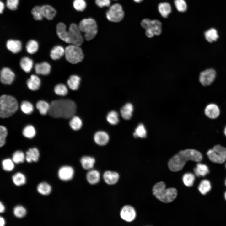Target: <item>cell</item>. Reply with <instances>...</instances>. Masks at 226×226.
I'll list each match as a JSON object with an SVG mask.
<instances>
[{
	"label": "cell",
	"instance_id": "cell-23",
	"mask_svg": "<svg viewBox=\"0 0 226 226\" xmlns=\"http://www.w3.org/2000/svg\"><path fill=\"white\" fill-rule=\"evenodd\" d=\"M198 162L194 169L195 174L198 177H204L209 174V170L206 164Z\"/></svg>",
	"mask_w": 226,
	"mask_h": 226
},
{
	"label": "cell",
	"instance_id": "cell-32",
	"mask_svg": "<svg viewBox=\"0 0 226 226\" xmlns=\"http://www.w3.org/2000/svg\"><path fill=\"white\" fill-rule=\"evenodd\" d=\"M211 189V185L210 182L207 180H202L199 184L198 189L201 194L206 195L208 192Z\"/></svg>",
	"mask_w": 226,
	"mask_h": 226
},
{
	"label": "cell",
	"instance_id": "cell-50",
	"mask_svg": "<svg viewBox=\"0 0 226 226\" xmlns=\"http://www.w3.org/2000/svg\"><path fill=\"white\" fill-rule=\"evenodd\" d=\"M73 5L76 10L82 11L85 9L86 4L84 0H74L73 3Z\"/></svg>",
	"mask_w": 226,
	"mask_h": 226
},
{
	"label": "cell",
	"instance_id": "cell-57",
	"mask_svg": "<svg viewBox=\"0 0 226 226\" xmlns=\"http://www.w3.org/2000/svg\"><path fill=\"white\" fill-rule=\"evenodd\" d=\"M0 226H3L5 224V222L3 218L1 217L0 218Z\"/></svg>",
	"mask_w": 226,
	"mask_h": 226
},
{
	"label": "cell",
	"instance_id": "cell-46",
	"mask_svg": "<svg viewBox=\"0 0 226 226\" xmlns=\"http://www.w3.org/2000/svg\"><path fill=\"white\" fill-rule=\"evenodd\" d=\"M174 5L177 10L180 12H185L187 8V6L184 0H174Z\"/></svg>",
	"mask_w": 226,
	"mask_h": 226
},
{
	"label": "cell",
	"instance_id": "cell-24",
	"mask_svg": "<svg viewBox=\"0 0 226 226\" xmlns=\"http://www.w3.org/2000/svg\"><path fill=\"white\" fill-rule=\"evenodd\" d=\"M133 110L132 105L130 103H127L121 107L120 112L122 118L125 120H128L131 118Z\"/></svg>",
	"mask_w": 226,
	"mask_h": 226
},
{
	"label": "cell",
	"instance_id": "cell-25",
	"mask_svg": "<svg viewBox=\"0 0 226 226\" xmlns=\"http://www.w3.org/2000/svg\"><path fill=\"white\" fill-rule=\"evenodd\" d=\"M65 49L59 45L54 46L51 50L50 56L53 60H57L61 58L65 55Z\"/></svg>",
	"mask_w": 226,
	"mask_h": 226
},
{
	"label": "cell",
	"instance_id": "cell-12",
	"mask_svg": "<svg viewBox=\"0 0 226 226\" xmlns=\"http://www.w3.org/2000/svg\"><path fill=\"white\" fill-rule=\"evenodd\" d=\"M56 34L58 37L64 42L71 44V40L68 30H67L65 24L62 22H59L56 26Z\"/></svg>",
	"mask_w": 226,
	"mask_h": 226
},
{
	"label": "cell",
	"instance_id": "cell-29",
	"mask_svg": "<svg viewBox=\"0 0 226 226\" xmlns=\"http://www.w3.org/2000/svg\"><path fill=\"white\" fill-rule=\"evenodd\" d=\"M33 64L32 60L27 57H22L20 62V65L21 68L27 73H28L30 71L32 68Z\"/></svg>",
	"mask_w": 226,
	"mask_h": 226
},
{
	"label": "cell",
	"instance_id": "cell-33",
	"mask_svg": "<svg viewBox=\"0 0 226 226\" xmlns=\"http://www.w3.org/2000/svg\"><path fill=\"white\" fill-rule=\"evenodd\" d=\"M206 40L210 43L216 41L218 38L217 31L214 28H211L204 33Z\"/></svg>",
	"mask_w": 226,
	"mask_h": 226
},
{
	"label": "cell",
	"instance_id": "cell-41",
	"mask_svg": "<svg viewBox=\"0 0 226 226\" xmlns=\"http://www.w3.org/2000/svg\"><path fill=\"white\" fill-rule=\"evenodd\" d=\"M108 122L112 125L117 124L119 121V115L118 113L115 111H111L108 113L106 116Z\"/></svg>",
	"mask_w": 226,
	"mask_h": 226
},
{
	"label": "cell",
	"instance_id": "cell-20",
	"mask_svg": "<svg viewBox=\"0 0 226 226\" xmlns=\"http://www.w3.org/2000/svg\"><path fill=\"white\" fill-rule=\"evenodd\" d=\"M158 8L161 15L165 18H167L172 11L171 5L167 2L160 3L158 5Z\"/></svg>",
	"mask_w": 226,
	"mask_h": 226
},
{
	"label": "cell",
	"instance_id": "cell-8",
	"mask_svg": "<svg viewBox=\"0 0 226 226\" xmlns=\"http://www.w3.org/2000/svg\"><path fill=\"white\" fill-rule=\"evenodd\" d=\"M124 13L121 6L119 3L115 4L110 6L106 13V16L110 21L119 22L123 18Z\"/></svg>",
	"mask_w": 226,
	"mask_h": 226
},
{
	"label": "cell",
	"instance_id": "cell-6",
	"mask_svg": "<svg viewBox=\"0 0 226 226\" xmlns=\"http://www.w3.org/2000/svg\"><path fill=\"white\" fill-rule=\"evenodd\" d=\"M206 154L211 162L223 164L226 161V147L220 144H216L208 150Z\"/></svg>",
	"mask_w": 226,
	"mask_h": 226
},
{
	"label": "cell",
	"instance_id": "cell-35",
	"mask_svg": "<svg viewBox=\"0 0 226 226\" xmlns=\"http://www.w3.org/2000/svg\"><path fill=\"white\" fill-rule=\"evenodd\" d=\"M37 190L40 194L43 195H47L51 193V187L47 183L42 182L38 185Z\"/></svg>",
	"mask_w": 226,
	"mask_h": 226
},
{
	"label": "cell",
	"instance_id": "cell-28",
	"mask_svg": "<svg viewBox=\"0 0 226 226\" xmlns=\"http://www.w3.org/2000/svg\"><path fill=\"white\" fill-rule=\"evenodd\" d=\"M148 28L151 29L153 30L155 35H159L161 34L162 31V23L158 20L151 19L148 27L147 29Z\"/></svg>",
	"mask_w": 226,
	"mask_h": 226
},
{
	"label": "cell",
	"instance_id": "cell-7",
	"mask_svg": "<svg viewBox=\"0 0 226 226\" xmlns=\"http://www.w3.org/2000/svg\"><path fill=\"white\" fill-rule=\"evenodd\" d=\"M65 55L66 60L75 64L81 62L83 58L82 50L79 46L71 44L65 49Z\"/></svg>",
	"mask_w": 226,
	"mask_h": 226
},
{
	"label": "cell",
	"instance_id": "cell-1",
	"mask_svg": "<svg viewBox=\"0 0 226 226\" xmlns=\"http://www.w3.org/2000/svg\"><path fill=\"white\" fill-rule=\"evenodd\" d=\"M202 158L201 153L198 150L193 148H188L180 151L169 160L168 166L169 169L173 172H177L182 170L186 162L191 161L198 162Z\"/></svg>",
	"mask_w": 226,
	"mask_h": 226
},
{
	"label": "cell",
	"instance_id": "cell-59",
	"mask_svg": "<svg viewBox=\"0 0 226 226\" xmlns=\"http://www.w3.org/2000/svg\"><path fill=\"white\" fill-rule=\"evenodd\" d=\"M143 0H133V1L136 3H139L142 1H143Z\"/></svg>",
	"mask_w": 226,
	"mask_h": 226
},
{
	"label": "cell",
	"instance_id": "cell-53",
	"mask_svg": "<svg viewBox=\"0 0 226 226\" xmlns=\"http://www.w3.org/2000/svg\"><path fill=\"white\" fill-rule=\"evenodd\" d=\"M96 5L100 8L109 6L110 3V0H95Z\"/></svg>",
	"mask_w": 226,
	"mask_h": 226
},
{
	"label": "cell",
	"instance_id": "cell-39",
	"mask_svg": "<svg viewBox=\"0 0 226 226\" xmlns=\"http://www.w3.org/2000/svg\"><path fill=\"white\" fill-rule=\"evenodd\" d=\"M195 175L191 173H186L182 177L184 184L186 186L190 187L193 186L195 180Z\"/></svg>",
	"mask_w": 226,
	"mask_h": 226
},
{
	"label": "cell",
	"instance_id": "cell-18",
	"mask_svg": "<svg viewBox=\"0 0 226 226\" xmlns=\"http://www.w3.org/2000/svg\"><path fill=\"white\" fill-rule=\"evenodd\" d=\"M7 48L13 53L16 54L19 52L22 49V44L18 40L10 39L6 43Z\"/></svg>",
	"mask_w": 226,
	"mask_h": 226
},
{
	"label": "cell",
	"instance_id": "cell-54",
	"mask_svg": "<svg viewBox=\"0 0 226 226\" xmlns=\"http://www.w3.org/2000/svg\"><path fill=\"white\" fill-rule=\"evenodd\" d=\"M145 33L146 35L148 38H152L155 35L153 31L150 28L145 30Z\"/></svg>",
	"mask_w": 226,
	"mask_h": 226
},
{
	"label": "cell",
	"instance_id": "cell-49",
	"mask_svg": "<svg viewBox=\"0 0 226 226\" xmlns=\"http://www.w3.org/2000/svg\"><path fill=\"white\" fill-rule=\"evenodd\" d=\"M14 163L13 160L10 159H5L2 162L3 168L4 170L11 171L14 168Z\"/></svg>",
	"mask_w": 226,
	"mask_h": 226
},
{
	"label": "cell",
	"instance_id": "cell-56",
	"mask_svg": "<svg viewBox=\"0 0 226 226\" xmlns=\"http://www.w3.org/2000/svg\"><path fill=\"white\" fill-rule=\"evenodd\" d=\"M5 207L2 203L1 202L0 203V212L3 213L5 211Z\"/></svg>",
	"mask_w": 226,
	"mask_h": 226
},
{
	"label": "cell",
	"instance_id": "cell-36",
	"mask_svg": "<svg viewBox=\"0 0 226 226\" xmlns=\"http://www.w3.org/2000/svg\"><path fill=\"white\" fill-rule=\"evenodd\" d=\"M38 44L37 41L34 40H31L28 41L26 45V50L30 54L35 53L38 50Z\"/></svg>",
	"mask_w": 226,
	"mask_h": 226
},
{
	"label": "cell",
	"instance_id": "cell-62",
	"mask_svg": "<svg viewBox=\"0 0 226 226\" xmlns=\"http://www.w3.org/2000/svg\"><path fill=\"white\" fill-rule=\"evenodd\" d=\"M225 168H226V163L225 164Z\"/></svg>",
	"mask_w": 226,
	"mask_h": 226
},
{
	"label": "cell",
	"instance_id": "cell-13",
	"mask_svg": "<svg viewBox=\"0 0 226 226\" xmlns=\"http://www.w3.org/2000/svg\"><path fill=\"white\" fill-rule=\"evenodd\" d=\"M15 78L14 73L9 68H3L0 72V81L4 84H11Z\"/></svg>",
	"mask_w": 226,
	"mask_h": 226
},
{
	"label": "cell",
	"instance_id": "cell-48",
	"mask_svg": "<svg viewBox=\"0 0 226 226\" xmlns=\"http://www.w3.org/2000/svg\"><path fill=\"white\" fill-rule=\"evenodd\" d=\"M13 213L14 216L16 217L21 218L25 216L26 211L23 206L19 205L14 207L13 210Z\"/></svg>",
	"mask_w": 226,
	"mask_h": 226
},
{
	"label": "cell",
	"instance_id": "cell-30",
	"mask_svg": "<svg viewBox=\"0 0 226 226\" xmlns=\"http://www.w3.org/2000/svg\"><path fill=\"white\" fill-rule=\"evenodd\" d=\"M86 177L87 180L89 183L94 184L99 181L100 174L98 171L92 170L88 172Z\"/></svg>",
	"mask_w": 226,
	"mask_h": 226
},
{
	"label": "cell",
	"instance_id": "cell-44",
	"mask_svg": "<svg viewBox=\"0 0 226 226\" xmlns=\"http://www.w3.org/2000/svg\"><path fill=\"white\" fill-rule=\"evenodd\" d=\"M54 91L57 95L62 96L66 95L68 92L67 87L62 83L58 84L55 86Z\"/></svg>",
	"mask_w": 226,
	"mask_h": 226
},
{
	"label": "cell",
	"instance_id": "cell-31",
	"mask_svg": "<svg viewBox=\"0 0 226 226\" xmlns=\"http://www.w3.org/2000/svg\"><path fill=\"white\" fill-rule=\"evenodd\" d=\"M80 162L83 167L88 170L93 167L95 162V160L93 157L84 156L81 158Z\"/></svg>",
	"mask_w": 226,
	"mask_h": 226
},
{
	"label": "cell",
	"instance_id": "cell-22",
	"mask_svg": "<svg viewBox=\"0 0 226 226\" xmlns=\"http://www.w3.org/2000/svg\"><path fill=\"white\" fill-rule=\"evenodd\" d=\"M103 178L106 183L112 185L117 182L119 178V175L116 172L107 171L104 173Z\"/></svg>",
	"mask_w": 226,
	"mask_h": 226
},
{
	"label": "cell",
	"instance_id": "cell-15",
	"mask_svg": "<svg viewBox=\"0 0 226 226\" xmlns=\"http://www.w3.org/2000/svg\"><path fill=\"white\" fill-rule=\"evenodd\" d=\"M74 171L72 167L70 166H65L61 167L58 172L59 179L64 181L71 180L74 175Z\"/></svg>",
	"mask_w": 226,
	"mask_h": 226
},
{
	"label": "cell",
	"instance_id": "cell-19",
	"mask_svg": "<svg viewBox=\"0 0 226 226\" xmlns=\"http://www.w3.org/2000/svg\"><path fill=\"white\" fill-rule=\"evenodd\" d=\"M35 69L37 74L47 75L50 73L51 66L49 63L44 62L36 64L35 66Z\"/></svg>",
	"mask_w": 226,
	"mask_h": 226
},
{
	"label": "cell",
	"instance_id": "cell-5",
	"mask_svg": "<svg viewBox=\"0 0 226 226\" xmlns=\"http://www.w3.org/2000/svg\"><path fill=\"white\" fill-rule=\"evenodd\" d=\"M78 26L81 32L84 33V37L87 40H91L97 34V24L96 21L92 18L82 19L79 23Z\"/></svg>",
	"mask_w": 226,
	"mask_h": 226
},
{
	"label": "cell",
	"instance_id": "cell-10",
	"mask_svg": "<svg viewBox=\"0 0 226 226\" xmlns=\"http://www.w3.org/2000/svg\"><path fill=\"white\" fill-rule=\"evenodd\" d=\"M216 76L215 71L213 69H208L202 72L199 80L201 84L204 86L210 85L214 81Z\"/></svg>",
	"mask_w": 226,
	"mask_h": 226
},
{
	"label": "cell",
	"instance_id": "cell-51",
	"mask_svg": "<svg viewBox=\"0 0 226 226\" xmlns=\"http://www.w3.org/2000/svg\"><path fill=\"white\" fill-rule=\"evenodd\" d=\"M8 131L6 127L3 126H0V147L3 146L5 143Z\"/></svg>",
	"mask_w": 226,
	"mask_h": 226
},
{
	"label": "cell",
	"instance_id": "cell-58",
	"mask_svg": "<svg viewBox=\"0 0 226 226\" xmlns=\"http://www.w3.org/2000/svg\"><path fill=\"white\" fill-rule=\"evenodd\" d=\"M223 132L224 135H225V137H226V125H225V127L224 128Z\"/></svg>",
	"mask_w": 226,
	"mask_h": 226
},
{
	"label": "cell",
	"instance_id": "cell-34",
	"mask_svg": "<svg viewBox=\"0 0 226 226\" xmlns=\"http://www.w3.org/2000/svg\"><path fill=\"white\" fill-rule=\"evenodd\" d=\"M36 107L39 110L40 113L41 115H44L48 113L50 105L44 100H40L37 103Z\"/></svg>",
	"mask_w": 226,
	"mask_h": 226
},
{
	"label": "cell",
	"instance_id": "cell-47",
	"mask_svg": "<svg viewBox=\"0 0 226 226\" xmlns=\"http://www.w3.org/2000/svg\"><path fill=\"white\" fill-rule=\"evenodd\" d=\"M25 156L21 151H17L15 152L13 155L12 160L15 164H18L24 162Z\"/></svg>",
	"mask_w": 226,
	"mask_h": 226
},
{
	"label": "cell",
	"instance_id": "cell-61",
	"mask_svg": "<svg viewBox=\"0 0 226 226\" xmlns=\"http://www.w3.org/2000/svg\"><path fill=\"white\" fill-rule=\"evenodd\" d=\"M225 186H226V178L225 181Z\"/></svg>",
	"mask_w": 226,
	"mask_h": 226
},
{
	"label": "cell",
	"instance_id": "cell-45",
	"mask_svg": "<svg viewBox=\"0 0 226 226\" xmlns=\"http://www.w3.org/2000/svg\"><path fill=\"white\" fill-rule=\"evenodd\" d=\"M20 108L22 112L27 114L31 113L34 110L33 105L27 101H24L21 103Z\"/></svg>",
	"mask_w": 226,
	"mask_h": 226
},
{
	"label": "cell",
	"instance_id": "cell-2",
	"mask_svg": "<svg viewBox=\"0 0 226 226\" xmlns=\"http://www.w3.org/2000/svg\"><path fill=\"white\" fill-rule=\"evenodd\" d=\"M76 107L74 101L69 99H60L52 101L48 112L54 118H69L74 116Z\"/></svg>",
	"mask_w": 226,
	"mask_h": 226
},
{
	"label": "cell",
	"instance_id": "cell-38",
	"mask_svg": "<svg viewBox=\"0 0 226 226\" xmlns=\"http://www.w3.org/2000/svg\"><path fill=\"white\" fill-rule=\"evenodd\" d=\"M71 127L73 130L77 131L79 130L82 126V121L78 116H73L71 117L69 122Z\"/></svg>",
	"mask_w": 226,
	"mask_h": 226
},
{
	"label": "cell",
	"instance_id": "cell-4",
	"mask_svg": "<svg viewBox=\"0 0 226 226\" xmlns=\"http://www.w3.org/2000/svg\"><path fill=\"white\" fill-rule=\"evenodd\" d=\"M17 100L12 96L4 94L0 98V116L2 118L10 117L17 110Z\"/></svg>",
	"mask_w": 226,
	"mask_h": 226
},
{
	"label": "cell",
	"instance_id": "cell-55",
	"mask_svg": "<svg viewBox=\"0 0 226 226\" xmlns=\"http://www.w3.org/2000/svg\"><path fill=\"white\" fill-rule=\"evenodd\" d=\"M5 8V4L1 0L0 1V13H3Z\"/></svg>",
	"mask_w": 226,
	"mask_h": 226
},
{
	"label": "cell",
	"instance_id": "cell-16",
	"mask_svg": "<svg viewBox=\"0 0 226 226\" xmlns=\"http://www.w3.org/2000/svg\"><path fill=\"white\" fill-rule=\"evenodd\" d=\"M41 11L44 18L47 20H52L56 14V9L52 6L45 4L41 6Z\"/></svg>",
	"mask_w": 226,
	"mask_h": 226
},
{
	"label": "cell",
	"instance_id": "cell-27",
	"mask_svg": "<svg viewBox=\"0 0 226 226\" xmlns=\"http://www.w3.org/2000/svg\"><path fill=\"white\" fill-rule=\"evenodd\" d=\"M80 78L78 76L73 75L71 76L67 81L69 88L73 90H77L79 86Z\"/></svg>",
	"mask_w": 226,
	"mask_h": 226
},
{
	"label": "cell",
	"instance_id": "cell-40",
	"mask_svg": "<svg viewBox=\"0 0 226 226\" xmlns=\"http://www.w3.org/2000/svg\"><path fill=\"white\" fill-rule=\"evenodd\" d=\"M146 130L144 125L142 123L139 124L135 129L133 135L135 137L145 138L146 136Z\"/></svg>",
	"mask_w": 226,
	"mask_h": 226
},
{
	"label": "cell",
	"instance_id": "cell-9",
	"mask_svg": "<svg viewBox=\"0 0 226 226\" xmlns=\"http://www.w3.org/2000/svg\"><path fill=\"white\" fill-rule=\"evenodd\" d=\"M68 31L69 33L71 44L78 46L83 42V38L78 25L75 23H72L69 26Z\"/></svg>",
	"mask_w": 226,
	"mask_h": 226
},
{
	"label": "cell",
	"instance_id": "cell-14",
	"mask_svg": "<svg viewBox=\"0 0 226 226\" xmlns=\"http://www.w3.org/2000/svg\"><path fill=\"white\" fill-rule=\"evenodd\" d=\"M120 216L123 220L128 222H131L135 218L136 211L131 206L126 205L121 209L120 212Z\"/></svg>",
	"mask_w": 226,
	"mask_h": 226
},
{
	"label": "cell",
	"instance_id": "cell-17",
	"mask_svg": "<svg viewBox=\"0 0 226 226\" xmlns=\"http://www.w3.org/2000/svg\"><path fill=\"white\" fill-rule=\"evenodd\" d=\"M109 137L108 134L104 131H99L95 134L94 140L97 144L104 146L108 143Z\"/></svg>",
	"mask_w": 226,
	"mask_h": 226
},
{
	"label": "cell",
	"instance_id": "cell-11",
	"mask_svg": "<svg viewBox=\"0 0 226 226\" xmlns=\"http://www.w3.org/2000/svg\"><path fill=\"white\" fill-rule=\"evenodd\" d=\"M221 112L219 106L214 103H210L207 104L204 109V113L208 118L215 119L218 118Z\"/></svg>",
	"mask_w": 226,
	"mask_h": 226
},
{
	"label": "cell",
	"instance_id": "cell-43",
	"mask_svg": "<svg viewBox=\"0 0 226 226\" xmlns=\"http://www.w3.org/2000/svg\"><path fill=\"white\" fill-rule=\"evenodd\" d=\"M35 130L34 127L31 125L26 126L23 129V134L25 137L29 138H32L35 135Z\"/></svg>",
	"mask_w": 226,
	"mask_h": 226
},
{
	"label": "cell",
	"instance_id": "cell-52",
	"mask_svg": "<svg viewBox=\"0 0 226 226\" xmlns=\"http://www.w3.org/2000/svg\"><path fill=\"white\" fill-rule=\"evenodd\" d=\"M19 0H6L7 7L11 10H16L19 5Z\"/></svg>",
	"mask_w": 226,
	"mask_h": 226
},
{
	"label": "cell",
	"instance_id": "cell-3",
	"mask_svg": "<svg viewBox=\"0 0 226 226\" xmlns=\"http://www.w3.org/2000/svg\"><path fill=\"white\" fill-rule=\"evenodd\" d=\"M164 182L156 183L153 186L152 191L153 195L161 202L168 203L173 201L177 197V191L174 188L166 189Z\"/></svg>",
	"mask_w": 226,
	"mask_h": 226
},
{
	"label": "cell",
	"instance_id": "cell-37",
	"mask_svg": "<svg viewBox=\"0 0 226 226\" xmlns=\"http://www.w3.org/2000/svg\"><path fill=\"white\" fill-rule=\"evenodd\" d=\"M12 180L15 185L19 186L24 184L26 182V179L23 174L18 172L13 176Z\"/></svg>",
	"mask_w": 226,
	"mask_h": 226
},
{
	"label": "cell",
	"instance_id": "cell-60",
	"mask_svg": "<svg viewBox=\"0 0 226 226\" xmlns=\"http://www.w3.org/2000/svg\"><path fill=\"white\" fill-rule=\"evenodd\" d=\"M224 197L226 201V191H225V192L224 193Z\"/></svg>",
	"mask_w": 226,
	"mask_h": 226
},
{
	"label": "cell",
	"instance_id": "cell-21",
	"mask_svg": "<svg viewBox=\"0 0 226 226\" xmlns=\"http://www.w3.org/2000/svg\"><path fill=\"white\" fill-rule=\"evenodd\" d=\"M26 84L30 89L32 91H36L37 90L40 86V80L37 76L32 74L27 80Z\"/></svg>",
	"mask_w": 226,
	"mask_h": 226
},
{
	"label": "cell",
	"instance_id": "cell-26",
	"mask_svg": "<svg viewBox=\"0 0 226 226\" xmlns=\"http://www.w3.org/2000/svg\"><path fill=\"white\" fill-rule=\"evenodd\" d=\"M39 157V152L36 148L29 149L26 152L25 158L26 161L30 163L38 161Z\"/></svg>",
	"mask_w": 226,
	"mask_h": 226
},
{
	"label": "cell",
	"instance_id": "cell-42",
	"mask_svg": "<svg viewBox=\"0 0 226 226\" xmlns=\"http://www.w3.org/2000/svg\"><path fill=\"white\" fill-rule=\"evenodd\" d=\"M31 13L34 19L37 21L42 20L44 18L41 9V6L36 5L33 8Z\"/></svg>",
	"mask_w": 226,
	"mask_h": 226
}]
</instances>
